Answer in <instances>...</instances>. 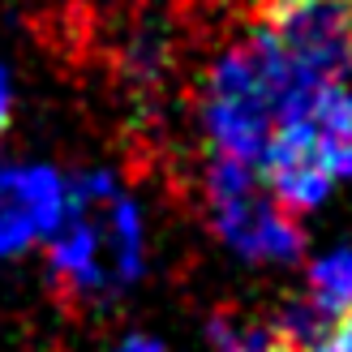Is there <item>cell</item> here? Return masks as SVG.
I'll return each mask as SVG.
<instances>
[{"label":"cell","instance_id":"cell-1","mask_svg":"<svg viewBox=\"0 0 352 352\" xmlns=\"http://www.w3.org/2000/svg\"><path fill=\"white\" fill-rule=\"evenodd\" d=\"M314 95H296L254 34L219 47L198 86V129L210 155L258 168L271 138L301 120Z\"/></svg>","mask_w":352,"mask_h":352},{"label":"cell","instance_id":"cell-2","mask_svg":"<svg viewBox=\"0 0 352 352\" xmlns=\"http://www.w3.org/2000/svg\"><path fill=\"white\" fill-rule=\"evenodd\" d=\"M250 34L296 95L352 82V0H267Z\"/></svg>","mask_w":352,"mask_h":352},{"label":"cell","instance_id":"cell-3","mask_svg":"<svg viewBox=\"0 0 352 352\" xmlns=\"http://www.w3.org/2000/svg\"><path fill=\"white\" fill-rule=\"evenodd\" d=\"M202 202L210 232L250 267H292L305 258V228L271 202L250 164L210 155L202 168Z\"/></svg>","mask_w":352,"mask_h":352},{"label":"cell","instance_id":"cell-4","mask_svg":"<svg viewBox=\"0 0 352 352\" xmlns=\"http://www.w3.org/2000/svg\"><path fill=\"white\" fill-rule=\"evenodd\" d=\"M69 219V172L47 160L0 155V262L26 258Z\"/></svg>","mask_w":352,"mask_h":352},{"label":"cell","instance_id":"cell-5","mask_svg":"<svg viewBox=\"0 0 352 352\" xmlns=\"http://www.w3.org/2000/svg\"><path fill=\"white\" fill-rule=\"evenodd\" d=\"M43 250H47V275L56 279V288L69 301L103 305V301H116L120 296V284L112 275L108 241H103L95 206L69 202V219L60 223V232L52 236Z\"/></svg>","mask_w":352,"mask_h":352},{"label":"cell","instance_id":"cell-6","mask_svg":"<svg viewBox=\"0 0 352 352\" xmlns=\"http://www.w3.org/2000/svg\"><path fill=\"white\" fill-rule=\"evenodd\" d=\"M271 146H301L336 189L348 185L352 181V82L322 86L309 99L305 116L279 129L271 138Z\"/></svg>","mask_w":352,"mask_h":352},{"label":"cell","instance_id":"cell-7","mask_svg":"<svg viewBox=\"0 0 352 352\" xmlns=\"http://www.w3.org/2000/svg\"><path fill=\"white\" fill-rule=\"evenodd\" d=\"M305 301L322 322L352 314V245H331L305 271Z\"/></svg>","mask_w":352,"mask_h":352},{"label":"cell","instance_id":"cell-8","mask_svg":"<svg viewBox=\"0 0 352 352\" xmlns=\"http://www.w3.org/2000/svg\"><path fill=\"white\" fill-rule=\"evenodd\" d=\"M206 340L215 352H284L275 340L271 322L258 318H241V314H210L206 322Z\"/></svg>","mask_w":352,"mask_h":352},{"label":"cell","instance_id":"cell-9","mask_svg":"<svg viewBox=\"0 0 352 352\" xmlns=\"http://www.w3.org/2000/svg\"><path fill=\"white\" fill-rule=\"evenodd\" d=\"M13 112H17V82H13V69L5 60V52H0V138L9 133Z\"/></svg>","mask_w":352,"mask_h":352},{"label":"cell","instance_id":"cell-10","mask_svg":"<svg viewBox=\"0 0 352 352\" xmlns=\"http://www.w3.org/2000/svg\"><path fill=\"white\" fill-rule=\"evenodd\" d=\"M309 352H352V314H348V318H340V322H331L322 331V340L314 344Z\"/></svg>","mask_w":352,"mask_h":352},{"label":"cell","instance_id":"cell-11","mask_svg":"<svg viewBox=\"0 0 352 352\" xmlns=\"http://www.w3.org/2000/svg\"><path fill=\"white\" fill-rule=\"evenodd\" d=\"M108 352H168L160 340H151V336H125L120 344H112Z\"/></svg>","mask_w":352,"mask_h":352}]
</instances>
